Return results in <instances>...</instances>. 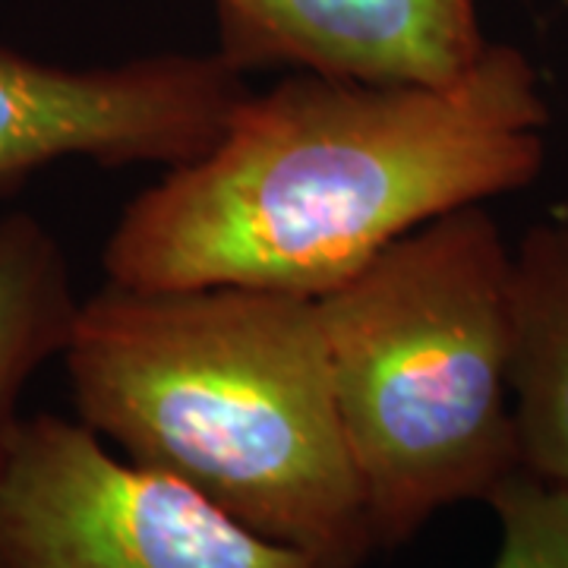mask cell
I'll list each match as a JSON object with an SVG mask.
<instances>
[{"mask_svg": "<svg viewBox=\"0 0 568 568\" xmlns=\"http://www.w3.org/2000/svg\"><path fill=\"white\" fill-rule=\"evenodd\" d=\"M547 123L537 70L511 44L489 41L443 85L294 70L250 92L203 159L126 203L108 282L320 301L414 227L530 186Z\"/></svg>", "mask_w": 568, "mask_h": 568, "instance_id": "1", "label": "cell"}, {"mask_svg": "<svg viewBox=\"0 0 568 568\" xmlns=\"http://www.w3.org/2000/svg\"><path fill=\"white\" fill-rule=\"evenodd\" d=\"M89 429L316 568L376 549L313 297L244 284L82 301L63 347Z\"/></svg>", "mask_w": 568, "mask_h": 568, "instance_id": "2", "label": "cell"}, {"mask_svg": "<svg viewBox=\"0 0 568 568\" xmlns=\"http://www.w3.org/2000/svg\"><path fill=\"white\" fill-rule=\"evenodd\" d=\"M316 304L376 547L521 467L511 250L484 203L414 227Z\"/></svg>", "mask_w": 568, "mask_h": 568, "instance_id": "3", "label": "cell"}, {"mask_svg": "<svg viewBox=\"0 0 568 568\" xmlns=\"http://www.w3.org/2000/svg\"><path fill=\"white\" fill-rule=\"evenodd\" d=\"M0 568H316L85 424L20 417L0 446Z\"/></svg>", "mask_w": 568, "mask_h": 568, "instance_id": "4", "label": "cell"}, {"mask_svg": "<svg viewBox=\"0 0 568 568\" xmlns=\"http://www.w3.org/2000/svg\"><path fill=\"white\" fill-rule=\"evenodd\" d=\"M244 80L222 51L73 70L0 48V193L63 159L196 162L250 95Z\"/></svg>", "mask_w": 568, "mask_h": 568, "instance_id": "5", "label": "cell"}, {"mask_svg": "<svg viewBox=\"0 0 568 568\" xmlns=\"http://www.w3.org/2000/svg\"><path fill=\"white\" fill-rule=\"evenodd\" d=\"M219 51L241 70L364 82L458 80L489 41L480 0H212Z\"/></svg>", "mask_w": 568, "mask_h": 568, "instance_id": "6", "label": "cell"}, {"mask_svg": "<svg viewBox=\"0 0 568 568\" xmlns=\"http://www.w3.org/2000/svg\"><path fill=\"white\" fill-rule=\"evenodd\" d=\"M511 410L521 470L568 489V222L511 250Z\"/></svg>", "mask_w": 568, "mask_h": 568, "instance_id": "7", "label": "cell"}, {"mask_svg": "<svg viewBox=\"0 0 568 568\" xmlns=\"http://www.w3.org/2000/svg\"><path fill=\"white\" fill-rule=\"evenodd\" d=\"M80 301L58 237L29 212L0 219V446L32 373L61 357Z\"/></svg>", "mask_w": 568, "mask_h": 568, "instance_id": "8", "label": "cell"}, {"mask_svg": "<svg viewBox=\"0 0 568 568\" xmlns=\"http://www.w3.org/2000/svg\"><path fill=\"white\" fill-rule=\"evenodd\" d=\"M487 503L499 518L493 568H568V489L518 467Z\"/></svg>", "mask_w": 568, "mask_h": 568, "instance_id": "9", "label": "cell"}]
</instances>
